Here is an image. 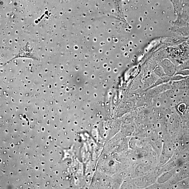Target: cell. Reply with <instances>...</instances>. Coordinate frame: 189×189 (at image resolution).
<instances>
[{"mask_svg": "<svg viewBox=\"0 0 189 189\" xmlns=\"http://www.w3.org/2000/svg\"><path fill=\"white\" fill-rule=\"evenodd\" d=\"M187 106L185 103H181L180 105H179L178 109L180 112H184L185 111L186 109Z\"/></svg>", "mask_w": 189, "mask_h": 189, "instance_id": "cell-7", "label": "cell"}, {"mask_svg": "<svg viewBox=\"0 0 189 189\" xmlns=\"http://www.w3.org/2000/svg\"><path fill=\"white\" fill-rule=\"evenodd\" d=\"M175 75H179L183 77H188L189 76V70H184L177 71Z\"/></svg>", "mask_w": 189, "mask_h": 189, "instance_id": "cell-4", "label": "cell"}, {"mask_svg": "<svg viewBox=\"0 0 189 189\" xmlns=\"http://www.w3.org/2000/svg\"><path fill=\"white\" fill-rule=\"evenodd\" d=\"M156 74L160 77L166 76L163 70V68H157L155 72Z\"/></svg>", "mask_w": 189, "mask_h": 189, "instance_id": "cell-6", "label": "cell"}, {"mask_svg": "<svg viewBox=\"0 0 189 189\" xmlns=\"http://www.w3.org/2000/svg\"><path fill=\"white\" fill-rule=\"evenodd\" d=\"M187 77H183L179 75H175L171 77V80L173 81H179L182 80H185L187 78Z\"/></svg>", "mask_w": 189, "mask_h": 189, "instance_id": "cell-5", "label": "cell"}, {"mask_svg": "<svg viewBox=\"0 0 189 189\" xmlns=\"http://www.w3.org/2000/svg\"><path fill=\"white\" fill-rule=\"evenodd\" d=\"M173 84L174 86L179 89L186 90L187 91L188 90L187 87L186 86L185 79L179 81H174Z\"/></svg>", "mask_w": 189, "mask_h": 189, "instance_id": "cell-2", "label": "cell"}, {"mask_svg": "<svg viewBox=\"0 0 189 189\" xmlns=\"http://www.w3.org/2000/svg\"><path fill=\"white\" fill-rule=\"evenodd\" d=\"M187 96L189 97V89H188L187 92Z\"/></svg>", "mask_w": 189, "mask_h": 189, "instance_id": "cell-8", "label": "cell"}, {"mask_svg": "<svg viewBox=\"0 0 189 189\" xmlns=\"http://www.w3.org/2000/svg\"><path fill=\"white\" fill-rule=\"evenodd\" d=\"M187 44L188 45V46H189V39L187 41Z\"/></svg>", "mask_w": 189, "mask_h": 189, "instance_id": "cell-9", "label": "cell"}, {"mask_svg": "<svg viewBox=\"0 0 189 189\" xmlns=\"http://www.w3.org/2000/svg\"><path fill=\"white\" fill-rule=\"evenodd\" d=\"M188 77H189V76H188Z\"/></svg>", "mask_w": 189, "mask_h": 189, "instance_id": "cell-10", "label": "cell"}, {"mask_svg": "<svg viewBox=\"0 0 189 189\" xmlns=\"http://www.w3.org/2000/svg\"><path fill=\"white\" fill-rule=\"evenodd\" d=\"M162 67L166 76L170 77L174 76L176 73V69L173 64L168 60H165L162 63Z\"/></svg>", "mask_w": 189, "mask_h": 189, "instance_id": "cell-1", "label": "cell"}, {"mask_svg": "<svg viewBox=\"0 0 189 189\" xmlns=\"http://www.w3.org/2000/svg\"><path fill=\"white\" fill-rule=\"evenodd\" d=\"M184 70H189V60L184 62L180 66H179V67L177 68V71Z\"/></svg>", "mask_w": 189, "mask_h": 189, "instance_id": "cell-3", "label": "cell"}]
</instances>
